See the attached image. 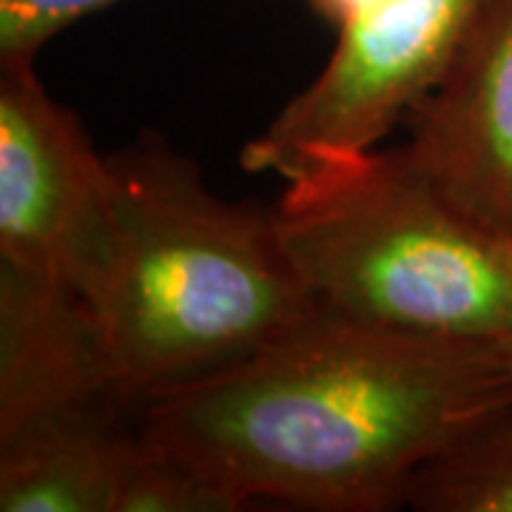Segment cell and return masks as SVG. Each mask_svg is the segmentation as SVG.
I'll return each instance as SVG.
<instances>
[{"mask_svg":"<svg viewBox=\"0 0 512 512\" xmlns=\"http://www.w3.org/2000/svg\"><path fill=\"white\" fill-rule=\"evenodd\" d=\"M507 356H510V365H512V342L507 345Z\"/></svg>","mask_w":512,"mask_h":512,"instance_id":"cell-13","label":"cell"},{"mask_svg":"<svg viewBox=\"0 0 512 512\" xmlns=\"http://www.w3.org/2000/svg\"><path fill=\"white\" fill-rule=\"evenodd\" d=\"M111 3L117 0H0V66L35 63L52 37Z\"/></svg>","mask_w":512,"mask_h":512,"instance_id":"cell-11","label":"cell"},{"mask_svg":"<svg viewBox=\"0 0 512 512\" xmlns=\"http://www.w3.org/2000/svg\"><path fill=\"white\" fill-rule=\"evenodd\" d=\"M404 504L424 512H512V410L430 458Z\"/></svg>","mask_w":512,"mask_h":512,"instance_id":"cell-9","label":"cell"},{"mask_svg":"<svg viewBox=\"0 0 512 512\" xmlns=\"http://www.w3.org/2000/svg\"><path fill=\"white\" fill-rule=\"evenodd\" d=\"M109 404L134 407L114 382L92 305L0 262V441Z\"/></svg>","mask_w":512,"mask_h":512,"instance_id":"cell-7","label":"cell"},{"mask_svg":"<svg viewBox=\"0 0 512 512\" xmlns=\"http://www.w3.org/2000/svg\"><path fill=\"white\" fill-rule=\"evenodd\" d=\"M282 245L319 313L421 336L512 342V237L467 214L410 148L285 177Z\"/></svg>","mask_w":512,"mask_h":512,"instance_id":"cell-3","label":"cell"},{"mask_svg":"<svg viewBox=\"0 0 512 512\" xmlns=\"http://www.w3.org/2000/svg\"><path fill=\"white\" fill-rule=\"evenodd\" d=\"M245 504L214 478L143 436L117 484L111 512H237Z\"/></svg>","mask_w":512,"mask_h":512,"instance_id":"cell-10","label":"cell"},{"mask_svg":"<svg viewBox=\"0 0 512 512\" xmlns=\"http://www.w3.org/2000/svg\"><path fill=\"white\" fill-rule=\"evenodd\" d=\"M407 123V148L430 180L512 237V0H484L453 66Z\"/></svg>","mask_w":512,"mask_h":512,"instance_id":"cell-6","label":"cell"},{"mask_svg":"<svg viewBox=\"0 0 512 512\" xmlns=\"http://www.w3.org/2000/svg\"><path fill=\"white\" fill-rule=\"evenodd\" d=\"M512 410L507 348L316 313L248 362L140 410L154 447L251 507L373 512L421 467Z\"/></svg>","mask_w":512,"mask_h":512,"instance_id":"cell-1","label":"cell"},{"mask_svg":"<svg viewBox=\"0 0 512 512\" xmlns=\"http://www.w3.org/2000/svg\"><path fill=\"white\" fill-rule=\"evenodd\" d=\"M484 0H384L339 26L325 69L242 151L248 171L291 177L305 165L376 148L453 66Z\"/></svg>","mask_w":512,"mask_h":512,"instance_id":"cell-4","label":"cell"},{"mask_svg":"<svg viewBox=\"0 0 512 512\" xmlns=\"http://www.w3.org/2000/svg\"><path fill=\"white\" fill-rule=\"evenodd\" d=\"M109 404L46 421L0 441L3 512H111L117 484L143 439L140 421L126 427Z\"/></svg>","mask_w":512,"mask_h":512,"instance_id":"cell-8","label":"cell"},{"mask_svg":"<svg viewBox=\"0 0 512 512\" xmlns=\"http://www.w3.org/2000/svg\"><path fill=\"white\" fill-rule=\"evenodd\" d=\"M114 245L89 299L134 407L220 376L316 316L274 211L211 194L165 146L111 157Z\"/></svg>","mask_w":512,"mask_h":512,"instance_id":"cell-2","label":"cell"},{"mask_svg":"<svg viewBox=\"0 0 512 512\" xmlns=\"http://www.w3.org/2000/svg\"><path fill=\"white\" fill-rule=\"evenodd\" d=\"M114 168L35 63L0 66V262L69 285L86 302L114 245Z\"/></svg>","mask_w":512,"mask_h":512,"instance_id":"cell-5","label":"cell"},{"mask_svg":"<svg viewBox=\"0 0 512 512\" xmlns=\"http://www.w3.org/2000/svg\"><path fill=\"white\" fill-rule=\"evenodd\" d=\"M308 3L325 20L336 23V26H345L350 20L367 15L370 9H376L384 0H308Z\"/></svg>","mask_w":512,"mask_h":512,"instance_id":"cell-12","label":"cell"}]
</instances>
